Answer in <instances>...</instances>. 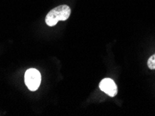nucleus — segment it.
I'll use <instances>...</instances> for the list:
<instances>
[{"label": "nucleus", "instance_id": "f257e3e1", "mask_svg": "<svg viewBox=\"0 0 155 116\" xmlns=\"http://www.w3.org/2000/svg\"><path fill=\"white\" fill-rule=\"evenodd\" d=\"M71 15V8L67 5H60L50 11L45 17V23L48 26L53 27L59 21H65Z\"/></svg>", "mask_w": 155, "mask_h": 116}, {"label": "nucleus", "instance_id": "f03ea898", "mask_svg": "<svg viewBox=\"0 0 155 116\" xmlns=\"http://www.w3.org/2000/svg\"><path fill=\"white\" fill-rule=\"evenodd\" d=\"M41 76L38 70L35 68L27 70L25 74V83L31 91H36L40 86Z\"/></svg>", "mask_w": 155, "mask_h": 116}, {"label": "nucleus", "instance_id": "7ed1b4c3", "mask_svg": "<svg viewBox=\"0 0 155 116\" xmlns=\"http://www.w3.org/2000/svg\"><path fill=\"white\" fill-rule=\"evenodd\" d=\"M99 88L110 97H113L117 95V86L115 81L110 78L104 79L99 83Z\"/></svg>", "mask_w": 155, "mask_h": 116}, {"label": "nucleus", "instance_id": "20e7f679", "mask_svg": "<svg viewBox=\"0 0 155 116\" xmlns=\"http://www.w3.org/2000/svg\"><path fill=\"white\" fill-rule=\"evenodd\" d=\"M147 66L150 70H155V54L150 56L148 59Z\"/></svg>", "mask_w": 155, "mask_h": 116}]
</instances>
